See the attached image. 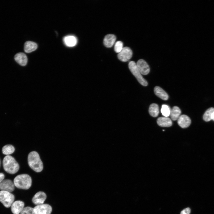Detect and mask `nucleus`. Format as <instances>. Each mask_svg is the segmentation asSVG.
<instances>
[{
  "label": "nucleus",
  "mask_w": 214,
  "mask_h": 214,
  "mask_svg": "<svg viewBox=\"0 0 214 214\" xmlns=\"http://www.w3.org/2000/svg\"><path fill=\"white\" fill-rule=\"evenodd\" d=\"M24 206L23 202L20 200L15 201L11 206V211L14 214H19L24 208Z\"/></svg>",
  "instance_id": "nucleus-11"
},
{
  "label": "nucleus",
  "mask_w": 214,
  "mask_h": 214,
  "mask_svg": "<svg viewBox=\"0 0 214 214\" xmlns=\"http://www.w3.org/2000/svg\"><path fill=\"white\" fill-rule=\"evenodd\" d=\"M15 151L14 147L11 144H7L4 146L2 149V153L6 155H10Z\"/></svg>",
  "instance_id": "nucleus-21"
},
{
  "label": "nucleus",
  "mask_w": 214,
  "mask_h": 214,
  "mask_svg": "<svg viewBox=\"0 0 214 214\" xmlns=\"http://www.w3.org/2000/svg\"><path fill=\"white\" fill-rule=\"evenodd\" d=\"M133 53L131 49L128 47L123 48L121 51L117 55L118 59L123 62H126L130 59Z\"/></svg>",
  "instance_id": "nucleus-6"
},
{
  "label": "nucleus",
  "mask_w": 214,
  "mask_h": 214,
  "mask_svg": "<svg viewBox=\"0 0 214 214\" xmlns=\"http://www.w3.org/2000/svg\"><path fill=\"white\" fill-rule=\"evenodd\" d=\"M171 110L168 105L163 104L162 105L161 109V113L164 116L168 117L170 116Z\"/></svg>",
  "instance_id": "nucleus-23"
},
{
  "label": "nucleus",
  "mask_w": 214,
  "mask_h": 214,
  "mask_svg": "<svg viewBox=\"0 0 214 214\" xmlns=\"http://www.w3.org/2000/svg\"><path fill=\"white\" fill-rule=\"evenodd\" d=\"M15 199L14 195L10 192L1 191H0V202L5 207H11Z\"/></svg>",
  "instance_id": "nucleus-5"
},
{
  "label": "nucleus",
  "mask_w": 214,
  "mask_h": 214,
  "mask_svg": "<svg viewBox=\"0 0 214 214\" xmlns=\"http://www.w3.org/2000/svg\"><path fill=\"white\" fill-rule=\"evenodd\" d=\"M155 94L158 97L164 100H168L169 96L166 92L159 86H156L154 89Z\"/></svg>",
  "instance_id": "nucleus-17"
},
{
  "label": "nucleus",
  "mask_w": 214,
  "mask_h": 214,
  "mask_svg": "<svg viewBox=\"0 0 214 214\" xmlns=\"http://www.w3.org/2000/svg\"><path fill=\"white\" fill-rule=\"evenodd\" d=\"M37 47L36 43L31 41H27L24 44V49L26 53H30L35 50Z\"/></svg>",
  "instance_id": "nucleus-16"
},
{
  "label": "nucleus",
  "mask_w": 214,
  "mask_h": 214,
  "mask_svg": "<svg viewBox=\"0 0 214 214\" xmlns=\"http://www.w3.org/2000/svg\"><path fill=\"white\" fill-rule=\"evenodd\" d=\"M20 214H36L34 210V208L30 207H24Z\"/></svg>",
  "instance_id": "nucleus-24"
},
{
  "label": "nucleus",
  "mask_w": 214,
  "mask_h": 214,
  "mask_svg": "<svg viewBox=\"0 0 214 214\" xmlns=\"http://www.w3.org/2000/svg\"><path fill=\"white\" fill-rule=\"evenodd\" d=\"M46 198L45 193L42 191H39L36 193L32 199L33 203L36 205L43 204Z\"/></svg>",
  "instance_id": "nucleus-10"
},
{
  "label": "nucleus",
  "mask_w": 214,
  "mask_h": 214,
  "mask_svg": "<svg viewBox=\"0 0 214 214\" xmlns=\"http://www.w3.org/2000/svg\"><path fill=\"white\" fill-rule=\"evenodd\" d=\"M212 119L214 121V111L212 115Z\"/></svg>",
  "instance_id": "nucleus-28"
},
{
  "label": "nucleus",
  "mask_w": 214,
  "mask_h": 214,
  "mask_svg": "<svg viewBox=\"0 0 214 214\" xmlns=\"http://www.w3.org/2000/svg\"><path fill=\"white\" fill-rule=\"evenodd\" d=\"M15 60L22 66H25L27 62L28 59L26 55L22 52H19L14 56Z\"/></svg>",
  "instance_id": "nucleus-13"
},
{
  "label": "nucleus",
  "mask_w": 214,
  "mask_h": 214,
  "mask_svg": "<svg viewBox=\"0 0 214 214\" xmlns=\"http://www.w3.org/2000/svg\"><path fill=\"white\" fill-rule=\"evenodd\" d=\"M1 160H0V166H1Z\"/></svg>",
  "instance_id": "nucleus-29"
},
{
  "label": "nucleus",
  "mask_w": 214,
  "mask_h": 214,
  "mask_svg": "<svg viewBox=\"0 0 214 214\" xmlns=\"http://www.w3.org/2000/svg\"><path fill=\"white\" fill-rule=\"evenodd\" d=\"M149 112L150 115L152 117H157L159 113L158 105L155 103L151 104L149 108Z\"/></svg>",
  "instance_id": "nucleus-20"
},
{
  "label": "nucleus",
  "mask_w": 214,
  "mask_h": 214,
  "mask_svg": "<svg viewBox=\"0 0 214 214\" xmlns=\"http://www.w3.org/2000/svg\"><path fill=\"white\" fill-rule=\"evenodd\" d=\"M34 210L36 214H50L52 208L48 204H42L35 206Z\"/></svg>",
  "instance_id": "nucleus-7"
},
{
  "label": "nucleus",
  "mask_w": 214,
  "mask_h": 214,
  "mask_svg": "<svg viewBox=\"0 0 214 214\" xmlns=\"http://www.w3.org/2000/svg\"><path fill=\"white\" fill-rule=\"evenodd\" d=\"M13 182L15 186L17 188L27 190L31 187L32 180L28 174H22L18 175L14 178Z\"/></svg>",
  "instance_id": "nucleus-3"
},
{
  "label": "nucleus",
  "mask_w": 214,
  "mask_h": 214,
  "mask_svg": "<svg viewBox=\"0 0 214 214\" xmlns=\"http://www.w3.org/2000/svg\"><path fill=\"white\" fill-rule=\"evenodd\" d=\"M4 170L7 173L14 174L19 170V165L14 157L10 155L5 156L3 160Z\"/></svg>",
  "instance_id": "nucleus-2"
},
{
  "label": "nucleus",
  "mask_w": 214,
  "mask_h": 214,
  "mask_svg": "<svg viewBox=\"0 0 214 214\" xmlns=\"http://www.w3.org/2000/svg\"><path fill=\"white\" fill-rule=\"evenodd\" d=\"M116 39V37L113 34L106 35L103 39V44L106 47L110 48L113 46Z\"/></svg>",
  "instance_id": "nucleus-15"
},
{
  "label": "nucleus",
  "mask_w": 214,
  "mask_h": 214,
  "mask_svg": "<svg viewBox=\"0 0 214 214\" xmlns=\"http://www.w3.org/2000/svg\"><path fill=\"white\" fill-rule=\"evenodd\" d=\"M136 64L141 74L143 75L148 74L150 71L149 66L147 62L143 59H140L137 61Z\"/></svg>",
  "instance_id": "nucleus-9"
},
{
  "label": "nucleus",
  "mask_w": 214,
  "mask_h": 214,
  "mask_svg": "<svg viewBox=\"0 0 214 214\" xmlns=\"http://www.w3.org/2000/svg\"><path fill=\"white\" fill-rule=\"evenodd\" d=\"M28 162L29 167L36 172H40L43 170V163L37 152L33 151L29 153Z\"/></svg>",
  "instance_id": "nucleus-1"
},
{
  "label": "nucleus",
  "mask_w": 214,
  "mask_h": 214,
  "mask_svg": "<svg viewBox=\"0 0 214 214\" xmlns=\"http://www.w3.org/2000/svg\"><path fill=\"white\" fill-rule=\"evenodd\" d=\"M191 209L189 207L186 208L182 210L180 213V214H190Z\"/></svg>",
  "instance_id": "nucleus-26"
},
{
  "label": "nucleus",
  "mask_w": 214,
  "mask_h": 214,
  "mask_svg": "<svg viewBox=\"0 0 214 214\" xmlns=\"http://www.w3.org/2000/svg\"><path fill=\"white\" fill-rule=\"evenodd\" d=\"M128 67L132 74L134 75L138 82L141 85L146 86L147 85V82L141 75L139 70L136 63L133 61L130 62L128 64Z\"/></svg>",
  "instance_id": "nucleus-4"
},
{
  "label": "nucleus",
  "mask_w": 214,
  "mask_h": 214,
  "mask_svg": "<svg viewBox=\"0 0 214 214\" xmlns=\"http://www.w3.org/2000/svg\"><path fill=\"white\" fill-rule=\"evenodd\" d=\"M14 182L9 179L3 180L0 182V190L9 192H12L15 189Z\"/></svg>",
  "instance_id": "nucleus-8"
},
{
  "label": "nucleus",
  "mask_w": 214,
  "mask_h": 214,
  "mask_svg": "<svg viewBox=\"0 0 214 214\" xmlns=\"http://www.w3.org/2000/svg\"><path fill=\"white\" fill-rule=\"evenodd\" d=\"M214 111V108H210L207 109L203 116V119L206 122H208L212 119V115Z\"/></svg>",
  "instance_id": "nucleus-22"
},
{
  "label": "nucleus",
  "mask_w": 214,
  "mask_h": 214,
  "mask_svg": "<svg viewBox=\"0 0 214 214\" xmlns=\"http://www.w3.org/2000/svg\"><path fill=\"white\" fill-rule=\"evenodd\" d=\"M181 114V111L180 108L177 106H174L171 110L170 116L173 120H177Z\"/></svg>",
  "instance_id": "nucleus-19"
},
{
  "label": "nucleus",
  "mask_w": 214,
  "mask_h": 214,
  "mask_svg": "<svg viewBox=\"0 0 214 214\" xmlns=\"http://www.w3.org/2000/svg\"><path fill=\"white\" fill-rule=\"evenodd\" d=\"M63 41L66 45L70 47L74 46L77 43L76 38L72 35L65 36L63 38Z\"/></svg>",
  "instance_id": "nucleus-18"
},
{
  "label": "nucleus",
  "mask_w": 214,
  "mask_h": 214,
  "mask_svg": "<svg viewBox=\"0 0 214 214\" xmlns=\"http://www.w3.org/2000/svg\"><path fill=\"white\" fill-rule=\"evenodd\" d=\"M178 125L182 128H186L191 124V121L190 118L187 115H180L177 119Z\"/></svg>",
  "instance_id": "nucleus-12"
},
{
  "label": "nucleus",
  "mask_w": 214,
  "mask_h": 214,
  "mask_svg": "<svg viewBox=\"0 0 214 214\" xmlns=\"http://www.w3.org/2000/svg\"><path fill=\"white\" fill-rule=\"evenodd\" d=\"M123 43L120 41H117L115 43L114 47V50L116 53H119L123 48Z\"/></svg>",
  "instance_id": "nucleus-25"
},
{
  "label": "nucleus",
  "mask_w": 214,
  "mask_h": 214,
  "mask_svg": "<svg viewBox=\"0 0 214 214\" xmlns=\"http://www.w3.org/2000/svg\"><path fill=\"white\" fill-rule=\"evenodd\" d=\"M4 178V175L2 173H0V182L3 180Z\"/></svg>",
  "instance_id": "nucleus-27"
},
{
  "label": "nucleus",
  "mask_w": 214,
  "mask_h": 214,
  "mask_svg": "<svg viewBox=\"0 0 214 214\" xmlns=\"http://www.w3.org/2000/svg\"><path fill=\"white\" fill-rule=\"evenodd\" d=\"M157 122L158 125L162 127H168L172 125V123L171 119L166 117H160L157 119Z\"/></svg>",
  "instance_id": "nucleus-14"
}]
</instances>
